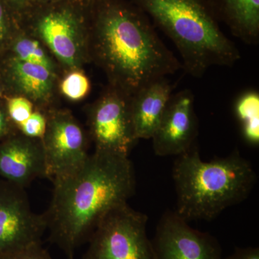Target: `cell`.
<instances>
[{"mask_svg": "<svg viewBox=\"0 0 259 259\" xmlns=\"http://www.w3.org/2000/svg\"><path fill=\"white\" fill-rule=\"evenodd\" d=\"M52 182V199L44 212L49 241L69 259L107 213L127 203L136 188L128 156L98 150L79 168Z\"/></svg>", "mask_w": 259, "mask_h": 259, "instance_id": "cell-1", "label": "cell"}, {"mask_svg": "<svg viewBox=\"0 0 259 259\" xmlns=\"http://www.w3.org/2000/svg\"><path fill=\"white\" fill-rule=\"evenodd\" d=\"M93 41L97 61L112 86L131 95L182 67L151 19L132 2L98 0Z\"/></svg>", "mask_w": 259, "mask_h": 259, "instance_id": "cell-2", "label": "cell"}, {"mask_svg": "<svg viewBox=\"0 0 259 259\" xmlns=\"http://www.w3.org/2000/svg\"><path fill=\"white\" fill-rule=\"evenodd\" d=\"M176 212L186 221H210L249 195L256 175L238 151L204 161L194 145L177 156L173 167Z\"/></svg>", "mask_w": 259, "mask_h": 259, "instance_id": "cell-3", "label": "cell"}, {"mask_svg": "<svg viewBox=\"0 0 259 259\" xmlns=\"http://www.w3.org/2000/svg\"><path fill=\"white\" fill-rule=\"evenodd\" d=\"M131 2L171 38L191 76L200 77L212 66H232L241 58L221 30L209 0Z\"/></svg>", "mask_w": 259, "mask_h": 259, "instance_id": "cell-4", "label": "cell"}, {"mask_svg": "<svg viewBox=\"0 0 259 259\" xmlns=\"http://www.w3.org/2000/svg\"><path fill=\"white\" fill-rule=\"evenodd\" d=\"M148 218L127 203L110 211L95 228L82 259H155Z\"/></svg>", "mask_w": 259, "mask_h": 259, "instance_id": "cell-5", "label": "cell"}, {"mask_svg": "<svg viewBox=\"0 0 259 259\" xmlns=\"http://www.w3.org/2000/svg\"><path fill=\"white\" fill-rule=\"evenodd\" d=\"M131 95L112 86L90 109V135L98 151L128 156L139 140L131 110Z\"/></svg>", "mask_w": 259, "mask_h": 259, "instance_id": "cell-6", "label": "cell"}, {"mask_svg": "<svg viewBox=\"0 0 259 259\" xmlns=\"http://www.w3.org/2000/svg\"><path fill=\"white\" fill-rule=\"evenodd\" d=\"M46 231L45 214L32 210L25 188L0 182V256L41 243Z\"/></svg>", "mask_w": 259, "mask_h": 259, "instance_id": "cell-7", "label": "cell"}, {"mask_svg": "<svg viewBox=\"0 0 259 259\" xmlns=\"http://www.w3.org/2000/svg\"><path fill=\"white\" fill-rule=\"evenodd\" d=\"M47 117L41 142L47 178L53 181L79 168L90 154L84 131L71 114L53 111Z\"/></svg>", "mask_w": 259, "mask_h": 259, "instance_id": "cell-8", "label": "cell"}, {"mask_svg": "<svg viewBox=\"0 0 259 259\" xmlns=\"http://www.w3.org/2000/svg\"><path fill=\"white\" fill-rule=\"evenodd\" d=\"M152 242L155 259H223L215 238L172 211L163 214Z\"/></svg>", "mask_w": 259, "mask_h": 259, "instance_id": "cell-9", "label": "cell"}, {"mask_svg": "<svg viewBox=\"0 0 259 259\" xmlns=\"http://www.w3.org/2000/svg\"><path fill=\"white\" fill-rule=\"evenodd\" d=\"M198 122L193 93L189 90L172 95L153 135V148L159 156H178L195 144Z\"/></svg>", "mask_w": 259, "mask_h": 259, "instance_id": "cell-10", "label": "cell"}, {"mask_svg": "<svg viewBox=\"0 0 259 259\" xmlns=\"http://www.w3.org/2000/svg\"><path fill=\"white\" fill-rule=\"evenodd\" d=\"M37 34L54 55L66 66L80 64L85 38L79 18L66 8L51 10L37 20Z\"/></svg>", "mask_w": 259, "mask_h": 259, "instance_id": "cell-11", "label": "cell"}, {"mask_svg": "<svg viewBox=\"0 0 259 259\" xmlns=\"http://www.w3.org/2000/svg\"><path fill=\"white\" fill-rule=\"evenodd\" d=\"M0 176L26 188L38 178H47L41 140L20 134L0 146Z\"/></svg>", "mask_w": 259, "mask_h": 259, "instance_id": "cell-12", "label": "cell"}, {"mask_svg": "<svg viewBox=\"0 0 259 259\" xmlns=\"http://www.w3.org/2000/svg\"><path fill=\"white\" fill-rule=\"evenodd\" d=\"M172 92L171 83L166 77H162L131 95V117L138 140L152 138L173 95Z\"/></svg>", "mask_w": 259, "mask_h": 259, "instance_id": "cell-13", "label": "cell"}, {"mask_svg": "<svg viewBox=\"0 0 259 259\" xmlns=\"http://www.w3.org/2000/svg\"><path fill=\"white\" fill-rule=\"evenodd\" d=\"M218 20L249 45L259 41V0H209Z\"/></svg>", "mask_w": 259, "mask_h": 259, "instance_id": "cell-14", "label": "cell"}, {"mask_svg": "<svg viewBox=\"0 0 259 259\" xmlns=\"http://www.w3.org/2000/svg\"><path fill=\"white\" fill-rule=\"evenodd\" d=\"M11 69L15 83L24 95L39 103L49 100L54 86V71L17 59L13 60Z\"/></svg>", "mask_w": 259, "mask_h": 259, "instance_id": "cell-15", "label": "cell"}, {"mask_svg": "<svg viewBox=\"0 0 259 259\" xmlns=\"http://www.w3.org/2000/svg\"><path fill=\"white\" fill-rule=\"evenodd\" d=\"M235 111L241 122L243 137L250 144H259V95L255 91L243 93L237 100Z\"/></svg>", "mask_w": 259, "mask_h": 259, "instance_id": "cell-16", "label": "cell"}, {"mask_svg": "<svg viewBox=\"0 0 259 259\" xmlns=\"http://www.w3.org/2000/svg\"><path fill=\"white\" fill-rule=\"evenodd\" d=\"M14 51L16 56L15 59L18 60L44 66L54 71L52 61L37 40L28 37H22L15 42Z\"/></svg>", "mask_w": 259, "mask_h": 259, "instance_id": "cell-17", "label": "cell"}, {"mask_svg": "<svg viewBox=\"0 0 259 259\" xmlns=\"http://www.w3.org/2000/svg\"><path fill=\"white\" fill-rule=\"evenodd\" d=\"M90 81L81 73L75 71L66 76L61 84V90L65 96L73 101L81 100L90 91Z\"/></svg>", "mask_w": 259, "mask_h": 259, "instance_id": "cell-18", "label": "cell"}, {"mask_svg": "<svg viewBox=\"0 0 259 259\" xmlns=\"http://www.w3.org/2000/svg\"><path fill=\"white\" fill-rule=\"evenodd\" d=\"M33 111L32 102L28 98L15 97L8 101V115L17 127L28 120Z\"/></svg>", "mask_w": 259, "mask_h": 259, "instance_id": "cell-19", "label": "cell"}, {"mask_svg": "<svg viewBox=\"0 0 259 259\" xmlns=\"http://www.w3.org/2000/svg\"><path fill=\"white\" fill-rule=\"evenodd\" d=\"M47 115L39 111H33L28 120L19 125L20 134L41 140L47 129Z\"/></svg>", "mask_w": 259, "mask_h": 259, "instance_id": "cell-20", "label": "cell"}, {"mask_svg": "<svg viewBox=\"0 0 259 259\" xmlns=\"http://www.w3.org/2000/svg\"><path fill=\"white\" fill-rule=\"evenodd\" d=\"M0 259H53L41 243H34L16 251L0 256Z\"/></svg>", "mask_w": 259, "mask_h": 259, "instance_id": "cell-21", "label": "cell"}, {"mask_svg": "<svg viewBox=\"0 0 259 259\" xmlns=\"http://www.w3.org/2000/svg\"><path fill=\"white\" fill-rule=\"evenodd\" d=\"M223 259H259L258 247L236 248L234 253Z\"/></svg>", "mask_w": 259, "mask_h": 259, "instance_id": "cell-22", "label": "cell"}, {"mask_svg": "<svg viewBox=\"0 0 259 259\" xmlns=\"http://www.w3.org/2000/svg\"><path fill=\"white\" fill-rule=\"evenodd\" d=\"M9 130L8 120L6 115L3 111L0 110V138L7 135Z\"/></svg>", "mask_w": 259, "mask_h": 259, "instance_id": "cell-23", "label": "cell"}, {"mask_svg": "<svg viewBox=\"0 0 259 259\" xmlns=\"http://www.w3.org/2000/svg\"><path fill=\"white\" fill-rule=\"evenodd\" d=\"M6 31L7 27L6 23H5L4 10H3V6L0 4V41L4 39L5 35H6Z\"/></svg>", "mask_w": 259, "mask_h": 259, "instance_id": "cell-24", "label": "cell"}, {"mask_svg": "<svg viewBox=\"0 0 259 259\" xmlns=\"http://www.w3.org/2000/svg\"><path fill=\"white\" fill-rule=\"evenodd\" d=\"M13 3H18V4H20V3H25V0H11Z\"/></svg>", "mask_w": 259, "mask_h": 259, "instance_id": "cell-25", "label": "cell"}, {"mask_svg": "<svg viewBox=\"0 0 259 259\" xmlns=\"http://www.w3.org/2000/svg\"><path fill=\"white\" fill-rule=\"evenodd\" d=\"M69 259H74V258H69Z\"/></svg>", "mask_w": 259, "mask_h": 259, "instance_id": "cell-26", "label": "cell"}]
</instances>
